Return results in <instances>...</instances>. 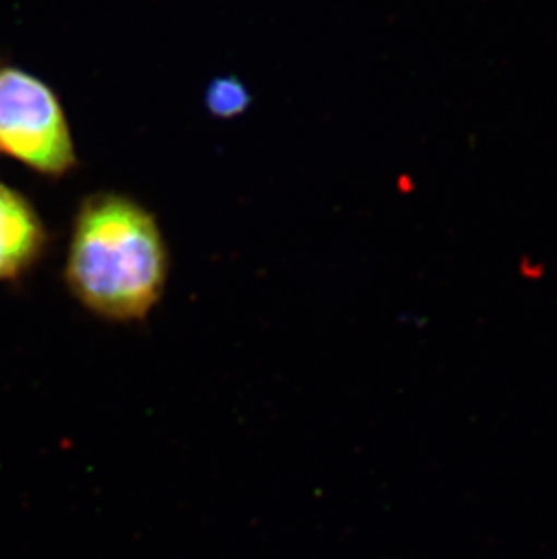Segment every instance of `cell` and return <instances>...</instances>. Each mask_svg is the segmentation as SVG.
Masks as SVG:
<instances>
[{
    "label": "cell",
    "mask_w": 557,
    "mask_h": 559,
    "mask_svg": "<svg viewBox=\"0 0 557 559\" xmlns=\"http://www.w3.org/2000/svg\"><path fill=\"white\" fill-rule=\"evenodd\" d=\"M168 270L164 230L147 206L111 190L80 201L63 283L85 310L104 321H145L164 297Z\"/></svg>",
    "instance_id": "obj_1"
},
{
    "label": "cell",
    "mask_w": 557,
    "mask_h": 559,
    "mask_svg": "<svg viewBox=\"0 0 557 559\" xmlns=\"http://www.w3.org/2000/svg\"><path fill=\"white\" fill-rule=\"evenodd\" d=\"M0 154L60 180L79 167L73 132L51 85L16 66H0Z\"/></svg>",
    "instance_id": "obj_2"
},
{
    "label": "cell",
    "mask_w": 557,
    "mask_h": 559,
    "mask_svg": "<svg viewBox=\"0 0 557 559\" xmlns=\"http://www.w3.org/2000/svg\"><path fill=\"white\" fill-rule=\"evenodd\" d=\"M51 245L37 206L21 190L0 181V283H21Z\"/></svg>",
    "instance_id": "obj_3"
},
{
    "label": "cell",
    "mask_w": 557,
    "mask_h": 559,
    "mask_svg": "<svg viewBox=\"0 0 557 559\" xmlns=\"http://www.w3.org/2000/svg\"><path fill=\"white\" fill-rule=\"evenodd\" d=\"M250 93L247 85L234 79L223 76L212 82L206 91V107L216 118H234L247 111Z\"/></svg>",
    "instance_id": "obj_4"
}]
</instances>
